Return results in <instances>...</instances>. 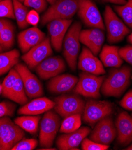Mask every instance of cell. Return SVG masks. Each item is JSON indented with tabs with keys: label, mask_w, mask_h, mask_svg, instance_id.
Returning a JSON list of instances; mask_svg holds the SVG:
<instances>
[{
	"label": "cell",
	"mask_w": 132,
	"mask_h": 150,
	"mask_svg": "<svg viewBox=\"0 0 132 150\" xmlns=\"http://www.w3.org/2000/svg\"><path fill=\"white\" fill-rule=\"evenodd\" d=\"M131 75V69L126 65L111 69L102 84L101 92L106 96H121L130 84Z\"/></svg>",
	"instance_id": "1"
},
{
	"label": "cell",
	"mask_w": 132,
	"mask_h": 150,
	"mask_svg": "<svg viewBox=\"0 0 132 150\" xmlns=\"http://www.w3.org/2000/svg\"><path fill=\"white\" fill-rule=\"evenodd\" d=\"M82 25L79 22L73 23L69 28L63 41V55L72 71L76 69L77 60L80 50V34Z\"/></svg>",
	"instance_id": "2"
},
{
	"label": "cell",
	"mask_w": 132,
	"mask_h": 150,
	"mask_svg": "<svg viewBox=\"0 0 132 150\" xmlns=\"http://www.w3.org/2000/svg\"><path fill=\"white\" fill-rule=\"evenodd\" d=\"M79 8L78 0H57L43 14L41 25H45L55 19H70Z\"/></svg>",
	"instance_id": "3"
},
{
	"label": "cell",
	"mask_w": 132,
	"mask_h": 150,
	"mask_svg": "<svg viewBox=\"0 0 132 150\" xmlns=\"http://www.w3.org/2000/svg\"><path fill=\"white\" fill-rule=\"evenodd\" d=\"M24 130L8 117L0 118V150H9L23 139Z\"/></svg>",
	"instance_id": "4"
},
{
	"label": "cell",
	"mask_w": 132,
	"mask_h": 150,
	"mask_svg": "<svg viewBox=\"0 0 132 150\" xmlns=\"http://www.w3.org/2000/svg\"><path fill=\"white\" fill-rule=\"evenodd\" d=\"M104 19L107 31V40L110 44L122 41L130 33V30L109 6L105 7Z\"/></svg>",
	"instance_id": "5"
},
{
	"label": "cell",
	"mask_w": 132,
	"mask_h": 150,
	"mask_svg": "<svg viewBox=\"0 0 132 150\" xmlns=\"http://www.w3.org/2000/svg\"><path fill=\"white\" fill-rule=\"evenodd\" d=\"M60 125L59 116L50 110L46 112L41 120L39 133V143L42 148L52 146Z\"/></svg>",
	"instance_id": "6"
},
{
	"label": "cell",
	"mask_w": 132,
	"mask_h": 150,
	"mask_svg": "<svg viewBox=\"0 0 132 150\" xmlns=\"http://www.w3.org/2000/svg\"><path fill=\"white\" fill-rule=\"evenodd\" d=\"M104 80V76H98L83 72L79 75V79L74 91L76 93L86 98L98 99L100 97V89Z\"/></svg>",
	"instance_id": "7"
},
{
	"label": "cell",
	"mask_w": 132,
	"mask_h": 150,
	"mask_svg": "<svg viewBox=\"0 0 132 150\" xmlns=\"http://www.w3.org/2000/svg\"><path fill=\"white\" fill-rule=\"evenodd\" d=\"M113 112V105L106 100L90 99L85 104L83 119L86 123L94 125Z\"/></svg>",
	"instance_id": "8"
},
{
	"label": "cell",
	"mask_w": 132,
	"mask_h": 150,
	"mask_svg": "<svg viewBox=\"0 0 132 150\" xmlns=\"http://www.w3.org/2000/svg\"><path fill=\"white\" fill-rule=\"evenodd\" d=\"M55 111L62 117L83 112L85 103L79 96L75 94L62 95L55 99Z\"/></svg>",
	"instance_id": "9"
},
{
	"label": "cell",
	"mask_w": 132,
	"mask_h": 150,
	"mask_svg": "<svg viewBox=\"0 0 132 150\" xmlns=\"http://www.w3.org/2000/svg\"><path fill=\"white\" fill-rule=\"evenodd\" d=\"M78 15L87 26L105 29L103 19L101 13L92 0H78Z\"/></svg>",
	"instance_id": "10"
},
{
	"label": "cell",
	"mask_w": 132,
	"mask_h": 150,
	"mask_svg": "<svg viewBox=\"0 0 132 150\" xmlns=\"http://www.w3.org/2000/svg\"><path fill=\"white\" fill-rule=\"evenodd\" d=\"M117 137V129L112 118L108 116L98 122L93 131L90 138L92 141L103 145H109Z\"/></svg>",
	"instance_id": "11"
},
{
	"label": "cell",
	"mask_w": 132,
	"mask_h": 150,
	"mask_svg": "<svg viewBox=\"0 0 132 150\" xmlns=\"http://www.w3.org/2000/svg\"><path fill=\"white\" fill-rule=\"evenodd\" d=\"M15 69L22 80L25 92L29 98H39L43 95V91L41 83L26 66L18 63L15 66Z\"/></svg>",
	"instance_id": "12"
},
{
	"label": "cell",
	"mask_w": 132,
	"mask_h": 150,
	"mask_svg": "<svg viewBox=\"0 0 132 150\" xmlns=\"http://www.w3.org/2000/svg\"><path fill=\"white\" fill-rule=\"evenodd\" d=\"M52 54L51 41L47 37L26 52L22 58L29 68H34Z\"/></svg>",
	"instance_id": "13"
},
{
	"label": "cell",
	"mask_w": 132,
	"mask_h": 150,
	"mask_svg": "<svg viewBox=\"0 0 132 150\" xmlns=\"http://www.w3.org/2000/svg\"><path fill=\"white\" fill-rule=\"evenodd\" d=\"M65 69V62L60 56L47 57L36 67V71L43 80L54 77L63 72Z\"/></svg>",
	"instance_id": "14"
},
{
	"label": "cell",
	"mask_w": 132,
	"mask_h": 150,
	"mask_svg": "<svg viewBox=\"0 0 132 150\" xmlns=\"http://www.w3.org/2000/svg\"><path fill=\"white\" fill-rule=\"evenodd\" d=\"M71 23V19H55L48 23L47 27L51 42L57 52L61 50L64 38Z\"/></svg>",
	"instance_id": "15"
},
{
	"label": "cell",
	"mask_w": 132,
	"mask_h": 150,
	"mask_svg": "<svg viewBox=\"0 0 132 150\" xmlns=\"http://www.w3.org/2000/svg\"><path fill=\"white\" fill-rule=\"evenodd\" d=\"M78 68L83 72L96 76L105 74L104 65L99 59L87 47H83L79 56Z\"/></svg>",
	"instance_id": "16"
},
{
	"label": "cell",
	"mask_w": 132,
	"mask_h": 150,
	"mask_svg": "<svg viewBox=\"0 0 132 150\" xmlns=\"http://www.w3.org/2000/svg\"><path fill=\"white\" fill-rule=\"evenodd\" d=\"M91 132L88 127H80L75 132L65 133L57 138V145L61 150L79 149L78 146Z\"/></svg>",
	"instance_id": "17"
},
{
	"label": "cell",
	"mask_w": 132,
	"mask_h": 150,
	"mask_svg": "<svg viewBox=\"0 0 132 150\" xmlns=\"http://www.w3.org/2000/svg\"><path fill=\"white\" fill-rule=\"evenodd\" d=\"M105 41V34L99 28H93L84 29L80 34V41L89 49L95 56L101 51Z\"/></svg>",
	"instance_id": "18"
},
{
	"label": "cell",
	"mask_w": 132,
	"mask_h": 150,
	"mask_svg": "<svg viewBox=\"0 0 132 150\" xmlns=\"http://www.w3.org/2000/svg\"><path fill=\"white\" fill-rule=\"evenodd\" d=\"M117 141L122 146H126L132 141V117L127 112H122L115 121Z\"/></svg>",
	"instance_id": "19"
},
{
	"label": "cell",
	"mask_w": 132,
	"mask_h": 150,
	"mask_svg": "<svg viewBox=\"0 0 132 150\" xmlns=\"http://www.w3.org/2000/svg\"><path fill=\"white\" fill-rule=\"evenodd\" d=\"M45 38V33L36 27H32L24 30L19 34L18 42L22 52L26 53Z\"/></svg>",
	"instance_id": "20"
},
{
	"label": "cell",
	"mask_w": 132,
	"mask_h": 150,
	"mask_svg": "<svg viewBox=\"0 0 132 150\" xmlns=\"http://www.w3.org/2000/svg\"><path fill=\"white\" fill-rule=\"evenodd\" d=\"M78 78L70 74H63L51 78L48 84V91L55 94L68 92L75 88Z\"/></svg>",
	"instance_id": "21"
},
{
	"label": "cell",
	"mask_w": 132,
	"mask_h": 150,
	"mask_svg": "<svg viewBox=\"0 0 132 150\" xmlns=\"http://www.w3.org/2000/svg\"><path fill=\"white\" fill-rule=\"evenodd\" d=\"M55 103L47 98H36L23 105L18 111L20 115H37L54 108Z\"/></svg>",
	"instance_id": "22"
},
{
	"label": "cell",
	"mask_w": 132,
	"mask_h": 150,
	"mask_svg": "<svg viewBox=\"0 0 132 150\" xmlns=\"http://www.w3.org/2000/svg\"><path fill=\"white\" fill-rule=\"evenodd\" d=\"M101 61L105 67L120 68L123 64V59L119 54V47L105 45L99 54Z\"/></svg>",
	"instance_id": "23"
},
{
	"label": "cell",
	"mask_w": 132,
	"mask_h": 150,
	"mask_svg": "<svg viewBox=\"0 0 132 150\" xmlns=\"http://www.w3.org/2000/svg\"><path fill=\"white\" fill-rule=\"evenodd\" d=\"M19 57L20 53L16 49L0 53V76L5 74L16 66L19 61Z\"/></svg>",
	"instance_id": "24"
},
{
	"label": "cell",
	"mask_w": 132,
	"mask_h": 150,
	"mask_svg": "<svg viewBox=\"0 0 132 150\" xmlns=\"http://www.w3.org/2000/svg\"><path fill=\"white\" fill-rule=\"evenodd\" d=\"M39 120V116L24 115L16 118L14 120V123L23 130L31 134H35L38 129Z\"/></svg>",
	"instance_id": "25"
},
{
	"label": "cell",
	"mask_w": 132,
	"mask_h": 150,
	"mask_svg": "<svg viewBox=\"0 0 132 150\" xmlns=\"http://www.w3.org/2000/svg\"><path fill=\"white\" fill-rule=\"evenodd\" d=\"M27 96L22 80L19 74L8 99L23 105L27 102Z\"/></svg>",
	"instance_id": "26"
},
{
	"label": "cell",
	"mask_w": 132,
	"mask_h": 150,
	"mask_svg": "<svg viewBox=\"0 0 132 150\" xmlns=\"http://www.w3.org/2000/svg\"><path fill=\"white\" fill-rule=\"evenodd\" d=\"M81 115L77 114L65 117L60 126V132L68 133L79 129L82 125Z\"/></svg>",
	"instance_id": "27"
},
{
	"label": "cell",
	"mask_w": 132,
	"mask_h": 150,
	"mask_svg": "<svg viewBox=\"0 0 132 150\" xmlns=\"http://www.w3.org/2000/svg\"><path fill=\"white\" fill-rule=\"evenodd\" d=\"M13 4L14 16L17 21V25L19 28L22 29L26 28L29 25L26 21L29 10L26 6L23 4L18 0H13Z\"/></svg>",
	"instance_id": "28"
},
{
	"label": "cell",
	"mask_w": 132,
	"mask_h": 150,
	"mask_svg": "<svg viewBox=\"0 0 132 150\" xmlns=\"http://www.w3.org/2000/svg\"><path fill=\"white\" fill-rule=\"evenodd\" d=\"M14 42V27L11 23L6 26L0 32V46L3 49H8Z\"/></svg>",
	"instance_id": "29"
},
{
	"label": "cell",
	"mask_w": 132,
	"mask_h": 150,
	"mask_svg": "<svg viewBox=\"0 0 132 150\" xmlns=\"http://www.w3.org/2000/svg\"><path fill=\"white\" fill-rule=\"evenodd\" d=\"M114 8L124 23L132 29V0H128L125 4L115 6Z\"/></svg>",
	"instance_id": "30"
},
{
	"label": "cell",
	"mask_w": 132,
	"mask_h": 150,
	"mask_svg": "<svg viewBox=\"0 0 132 150\" xmlns=\"http://www.w3.org/2000/svg\"><path fill=\"white\" fill-rule=\"evenodd\" d=\"M18 72L15 69H11L4 80L2 85V95L4 97L9 98L11 92L15 84L18 76Z\"/></svg>",
	"instance_id": "31"
},
{
	"label": "cell",
	"mask_w": 132,
	"mask_h": 150,
	"mask_svg": "<svg viewBox=\"0 0 132 150\" xmlns=\"http://www.w3.org/2000/svg\"><path fill=\"white\" fill-rule=\"evenodd\" d=\"M0 18L15 19L13 0H2L0 1Z\"/></svg>",
	"instance_id": "32"
},
{
	"label": "cell",
	"mask_w": 132,
	"mask_h": 150,
	"mask_svg": "<svg viewBox=\"0 0 132 150\" xmlns=\"http://www.w3.org/2000/svg\"><path fill=\"white\" fill-rule=\"evenodd\" d=\"M38 145L36 139H24L20 141L12 148V150H32L34 149Z\"/></svg>",
	"instance_id": "33"
},
{
	"label": "cell",
	"mask_w": 132,
	"mask_h": 150,
	"mask_svg": "<svg viewBox=\"0 0 132 150\" xmlns=\"http://www.w3.org/2000/svg\"><path fill=\"white\" fill-rule=\"evenodd\" d=\"M81 146L83 150H107L110 147L109 145L101 144L86 137L82 141Z\"/></svg>",
	"instance_id": "34"
},
{
	"label": "cell",
	"mask_w": 132,
	"mask_h": 150,
	"mask_svg": "<svg viewBox=\"0 0 132 150\" xmlns=\"http://www.w3.org/2000/svg\"><path fill=\"white\" fill-rule=\"evenodd\" d=\"M23 4L27 7H31L38 13L45 10L48 5L47 0H24Z\"/></svg>",
	"instance_id": "35"
},
{
	"label": "cell",
	"mask_w": 132,
	"mask_h": 150,
	"mask_svg": "<svg viewBox=\"0 0 132 150\" xmlns=\"http://www.w3.org/2000/svg\"><path fill=\"white\" fill-rule=\"evenodd\" d=\"M15 110V105L8 102H0V118L11 116Z\"/></svg>",
	"instance_id": "36"
},
{
	"label": "cell",
	"mask_w": 132,
	"mask_h": 150,
	"mask_svg": "<svg viewBox=\"0 0 132 150\" xmlns=\"http://www.w3.org/2000/svg\"><path fill=\"white\" fill-rule=\"evenodd\" d=\"M119 54L123 59L132 65V46H126L119 49Z\"/></svg>",
	"instance_id": "37"
},
{
	"label": "cell",
	"mask_w": 132,
	"mask_h": 150,
	"mask_svg": "<svg viewBox=\"0 0 132 150\" xmlns=\"http://www.w3.org/2000/svg\"><path fill=\"white\" fill-rule=\"evenodd\" d=\"M120 105L128 111H132V90L130 91L123 96L120 102Z\"/></svg>",
	"instance_id": "38"
},
{
	"label": "cell",
	"mask_w": 132,
	"mask_h": 150,
	"mask_svg": "<svg viewBox=\"0 0 132 150\" xmlns=\"http://www.w3.org/2000/svg\"><path fill=\"white\" fill-rule=\"evenodd\" d=\"M40 20L38 12L35 10L29 11L27 15L26 21L28 24L36 26L38 25Z\"/></svg>",
	"instance_id": "39"
},
{
	"label": "cell",
	"mask_w": 132,
	"mask_h": 150,
	"mask_svg": "<svg viewBox=\"0 0 132 150\" xmlns=\"http://www.w3.org/2000/svg\"><path fill=\"white\" fill-rule=\"evenodd\" d=\"M104 3H110L117 5H124L126 3V0H101Z\"/></svg>",
	"instance_id": "40"
},
{
	"label": "cell",
	"mask_w": 132,
	"mask_h": 150,
	"mask_svg": "<svg viewBox=\"0 0 132 150\" xmlns=\"http://www.w3.org/2000/svg\"><path fill=\"white\" fill-rule=\"evenodd\" d=\"M11 22L8 21L7 19L0 18V32H1L6 26L8 25Z\"/></svg>",
	"instance_id": "41"
},
{
	"label": "cell",
	"mask_w": 132,
	"mask_h": 150,
	"mask_svg": "<svg viewBox=\"0 0 132 150\" xmlns=\"http://www.w3.org/2000/svg\"><path fill=\"white\" fill-rule=\"evenodd\" d=\"M127 41H129V42H130V44H132V33L128 36Z\"/></svg>",
	"instance_id": "42"
},
{
	"label": "cell",
	"mask_w": 132,
	"mask_h": 150,
	"mask_svg": "<svg viewBox=\"0 0 132 150\" xmlns=\"http://www.w3.org/2000/svg\"><path fill=\"white\" fill-rule=\"evenodd\" d=\"M56 1H57V0H47V1L48 3H49L51 5H52L53 4H54Z\"/></svg>",
	"instance_id": "43"
},
{
	"label": "cell",
	"mask_w": 132,
	"mask_h": 150,
	"mask_svg": "<svg viewBox=\"0 0 132 150\" xmlns=\"http://www.w3.org/2000/svg\"><path fill=\"white\" fill-rule=\"evenodd\" d=\"M43 149V150H55L56 149L55 148H41V149Z\"/></svg>",
	"instance_id": "44"
},
{
	"label": "cell",
	"mask_w": 132,
	"mask_h": 150,
	"mask_svg": "<svg viewBox=\"0 0 132 150\" xmlns=\"http://www.w3.org/2000/svg\"><path fill=\"white\" fill-rule=\"evenodd\" d=\"M127 149V150H132V144L130 145H129V146H127L126 149Z\"/></svg>",
	"instance_id": "45"
},
{
	"label": "cell",
	"mask_w": 132,
	"mask_h": 150,
	"mask_svg": "<svg viewBox=\"0 0 132 150\" xmlns=\"http://www.w3.org/2000/svg\"><path fill=\"white\" fill-rule=\"evenodd\" d=\"M2 93V85L0 84V94Z\"/></svg>",
	"instance_id": "46"
},
{
	"label": "cell",
	"mask_w": 132,
	"mask_h": 150,
	"mask_svg": "<svg viewBox=\"0 0 132 150\" xmlns=\"http://www.w3.org/2000/svg\"><path fill=\"white\" fill-rule=\"evenodd\" d=\"M3 47L0 46V52H1L2 51H3Z\"/></svg>",
	"instance_id": "47"
},
{
	"label": "cell",
	"mask_w": 132,
	"mask_h": 150,
	"mask_svg": "<svg viewBox=\"0 0 132 150\" xmlns=\"http://www.w3.org/2000/svg\"><path fill=\"white\" fill-rule=\"evenodd\" d=\"M18 1H19L21 2L22 3H23L24 1V0H18Z\"/></svg>",
	"instance_id": "48"
},
{
	"label": "cell",
	"mask_w": 132,
	"mask_h": 150,
	"mask_svg": "<svg viewBox=\"0 0 132 150\" xmlns=\"http://www.w3.org/2000/svg\"><path fill=\"white\" fill-rule=\"evenodd\" d=\"M2 1V0H0V1Z\"/></svg>",
	"instance_id": "49"
}]
</instances>
